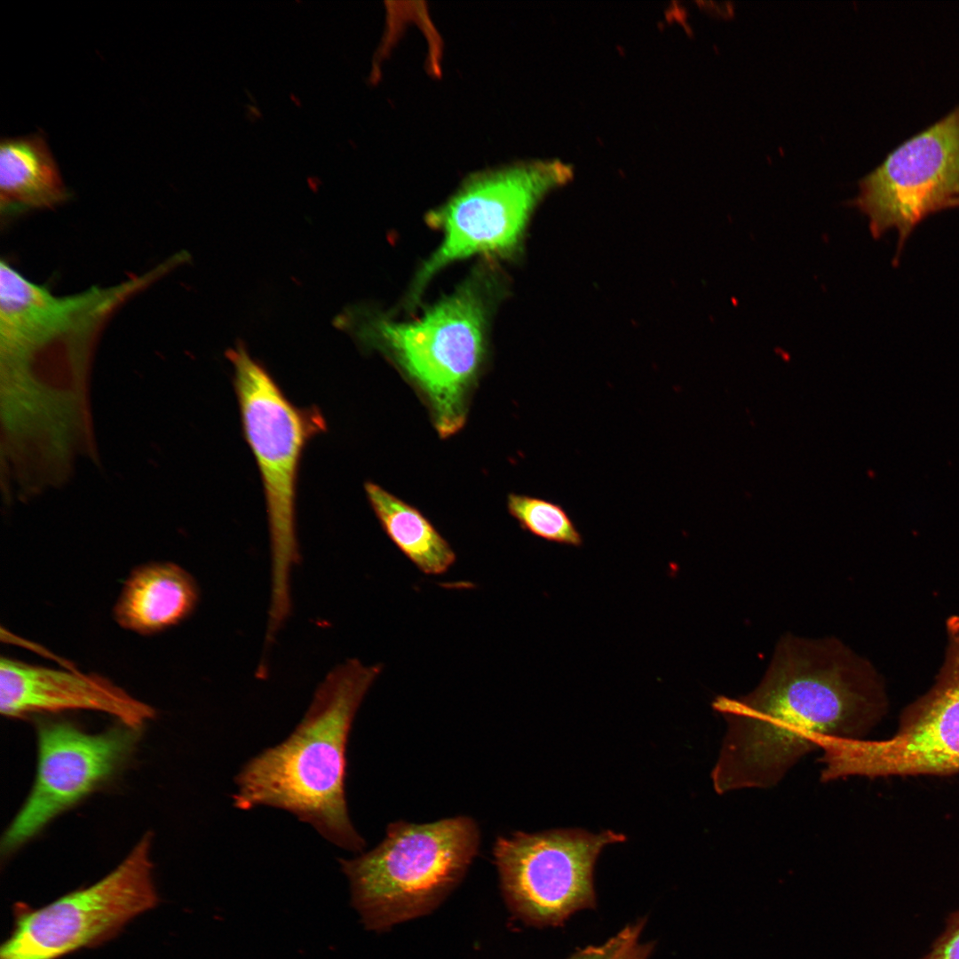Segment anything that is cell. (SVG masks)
I'll list each match as a JSON object with an SVG mask.
<instances>
[{
  "instance_id": "1",
  "label": "cell",
  "mask_w": 959,
  "mask_h": 959,
  "mask_svg": "<svg viewBox=\"0 0 959 959\" xmlns=\"http://www.w3.org/2000/svg\"><path fill=\"white\" fill-rule=\"evenodd\" d=\"M712 708L726 723L711 773L725 794L777 785L824 740L863 739L886 699L873 668L839 639L788 634L751 692L717 696Z\"/></svg>"
},
{
  "instance_id": "2",
  "label": "cell",
  "mask_w": 959,
  "mask_h": 959,
  "mask_svg": "<svg viewBox=\"0 0 959 959\" xmlns=\"http://www.w3.org/2000/svg\"><path fill=\"white\" fill-rule=\"evenodd\" d=\"M382 670L355 658L332 669L293 732L241 768L234 807L287 811L335 845L361 852L365 842L350 820L345 793L346 747L356 712Z\"/></svg>"
},
{
  "instance_id": "3",
  "label": "cell",
  "mask_w": 959,
  "mask_h": 959,
  "mask_svg": "<svg viewBox=\"0 0 959 959\" xmlns=\"http://www.w3.org/2000/svg\"><path fill=\"white\" fill-rule=\"evenodd\" d=\"M480 840L479 826L468 816L400 820L389 824L369 852L340 859L364 927L385 931L435 910L464 878Z\"/></svg>"
},
{
  "instance_id": "4",
  "label": "cell",
  "mask_w": 959,
  "mask_h": 959,
  "mask_svg": "<svg viewBox=\"0 0 959 959\" xmlns=\"http://www.w3.org/2000/svg\"><path fill=\"white\" fill-rule=\"evenodd\" d=\"M244 438L256 459L266 503L271 549L269 617L288 619L290 578L299 561L296 531V492L299 464L307 442L325 432L316 407L298 408L242 343L229 349Z\"/></svg>"
},
{
  "instance_id": "5",
  "label": "cell",
  "mask_w": 959,
  "mask_h": 959,
  "mask_svg": "<svg viewBox=\"0 0 959 959\" xmlns=\"http://www.w3.org/2000/svg\"><path fill=\"white\" fill-rule=\"evenodd\" d=\"M477 271L453 294L420 318L397 322L384 317L338 318L365 343L391 353L426 392L441 437L456 433L465 421V397L481 364L496 283Z\"/></svg>"
},
{
  "instance_id": "6",
  "label": "cell",
  "mask_w": 959,
  "mask_h": 959,
  "mask_svg": "<svg viewBox=\"0 0 959 959\" xmlns=\"http://www.w3.org/2000/svg\"><path fill=\"white\" fill-rule=\"evenodd\" d=\"M153 836L147 832L126 857L93 884L32 908L15 905L13 928L0 959H59L101 944L129 922L154 908Z\"/></svg>"
},
{
  "instance_id": "7",
  "label": "cell",
  "mask_w": 959,
  "mask_h": 959,
  "mask_svg": "<svg viewBox=\"0 0 959 959\" xmlns=\"http://www.w3.org/2000/svg\"><path fill=\"white\" fill-rule=\"evenodd\" d=\"M569 175L554 162H527L470 176L441 207L427 216L443 241L413 282L410 303L448 264L475 254L508 257L518 250L528 219L542 197Z\"/></svg>"
},
{
  "instance_id": "8",
  "label": "cell",
  "mask_w": 959,
  "mask_h": 959,
  "mask_svg": "<svg viewBox=\"0 0 959 959\" xmlns=\"http://www.w3.org/2000/svg\"><path fill=\"white\" fill-rule=\"evenodd\" d=\"M945 659L931 688L901 713L889 739H828L820 781L959 773V616L947 622Z\"/></svg>"
},
{
  "instance_id": "9",
  "label": "cell",
  "mask_w": 959,
  "mask_h": 959,
  "mask_svg": "<svg viewBox=\"0 0 959 959\" xmlns=\"http://www.w3.org/2000/svg\"><path fill=\"white\" fill-rule=\"evenodd\" d=\"M606 830L517 831L498 836L493 846L504 900L519 919L535 926L561 924L595 906L593 868L601 850L625 841Z\"/></svg>"
},
{
  "instance_id": "10",
  "label": "cell",
  "mask_w": 959,
  "mask_h": 959,
  "mask_svg": "<svg viewBox=\"0 0 959 959\" xmlns=\"http://www.w3.org/2000/svg\"><path fill=\"white\" fill-rule=\"evenodd\" d=\"M139 732L119 724L89 733L67 720L39 721L35 781L2 836V854L20 849L111 779L134 751Z\"/></svg>"
},
{
  "instance_id": "11",
  "label": "cell",
  "mask_w": 959,
  "mask_h": 959,
  "mask_svg": "<svg viewBox=\"0 0 959 959\" xmlns=\"http://www.w3.org/2000/svg\"><path fill=\"white\" fill-rule=\"evenodd\" d=\"M852 204L867 215L874 237L896 229L900 248L925 217L959 206V106L862 178Z\"/></svg>"
},
{
  "instance_id": "12",
  "label": "cell",
  "mask_w": 959,
  "mask_h": 959,
  "mask_svg": "<svg viewBox=\"0 0 959 959\" xmlns=\"http://www.w3.org/2000/svg\"><path fill=\"white\" fill-rule=\"evenodd\" d=\"M146 285L137 278L107 289L63 297L0 265V344L6 359L57 342L86 345L127 297Z\"/></svg>"
},
{
  "instance_id": "13",
  "label": "cell",
  "mask_w": 959,
  "mask_h": 959,
  "mask_svg": "<svg viewBox=\"0 0 959 959\" xmlns=\"http://www.w3.org/2000/svg\"><path fill=\"white\" fill-rule=\"evenodd\" d=\"M73 709L102 712L136 730L155 716L150 705L100 676L1 659L0 710L4 716L21 718Z\"/></svg>"
},
{
  "instance_id": "14",
  "label": "cell",
  "mask_w": 959,
  "mask_h": 959,
  "mask_svg": "<svg viewBox=\"0 0 959 959\" xmlns=\"http://www.w3.org/2000/svg\"><path fill=\"white\" fill-rule=\"evenodd\" d=\"M194 578L173 563H154L133 572L115 606L119 624L139 633H154L187 618L198 602Z\"/></svg>"
},
{
  "instance_id": "15",
  "label": "cell",
  "mask_w": 959,
  "mask_h": 959,
  "mask_svg": "<svg viewBox=\"0 0 959 959\" xmlns=\"http://www.w3.org/2000/svg\"><path fill=\"white\" fill-rule=\"evenodd\" d=\"M69 196L43 133L1 140L2 215L52 208Z\"/></svg>"
},
{
  "instance_id": "16",
  "label": "cell",
  "mask_w": 959,
  "mask_h": 959,
  "mask_svg": "<svg viewBox=\"0 0 959 959\" xmlns=\"http://www.w3.org/2000/svg\"><path fill=\"white\" fill-rule=\"evenodd\" d=\"M365 491L384 531L424 574H445L456 555L433 525L416 508L372 482Z\"/></svg>"
},
{
  "instance_id": "17",
  "label": "cell",
  "mask_w": 959,
  "mask_h": 959,
  "mask_svg": "<svg viewBox=\"0 0 959 959\" xmlns=\"http://www.w3.org/2000/svg\"><path fill=\"white\" fill-rule=\"evenodd\" d=\"M507 508L519 526L536 537L576 548L583 544L580 531L559 503L512 493L508 495Z\"/></svg>"
},
{
  "instance_id": "18",
  "label": "cell",
  "mask_w": 959,
  "mask_h": 959,
  "mask_svg": "<svg viewBox=\"0 0 959 959\" xmlns=\"http://www.w3.org/2000/svg\"><path fill=\"white\" fill-rule=\"evenodd\" d=\"M944 931L923 959H959V910L947 918Z\"/></svg>"
},
{
  "instance_id": "19",
  "label": "cell",
  "mask_w": 959,
  "mask_h": 959,
  "mask_svg": "<svg viewBox=\"0 0 959 959\" xmlns=\"http://www.w3.org/2000/svg\"><path fill=\"white\" fill-rule=\"evenodd\" d=\"M653 950V945L641 942L640 937L633 939L609 959H648Z\"/></svg>"
},
{
  "instance_id": "20",
  "label": "cell",
  "mask_w": 959,
  "mask_h": 959,
  "mask_svg": "<svg viewBox=\"0 0 959 959\" xmlns=\"http://www.w3.org/2000/svg\"><path fill=\"white\" fill-rule=\"evenodd\" d=\"M606 950L600 945H591L574 953L567 959H606Z\"/></svg>"
}]
</instances>
